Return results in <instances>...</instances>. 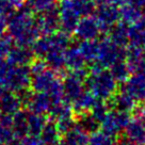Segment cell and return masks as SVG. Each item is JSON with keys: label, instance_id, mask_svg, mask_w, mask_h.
<instances>
[{"label": "cell", "instance_id": "cell-1", "mask_svg": "<svg viewBox=\"0 0 145 145\" xmlns=\"http://www.w3.org/2000/svg\"><path fill=\"white\" fill-rule=\"evenodd\" d=\"M7 34L15 45L31 47L35 40L41 35L36 25L34 14L25 7L15 11L10 19Z\"/></svg>", "mask_w": 145, "mask_h": 145}, {"label": "cell", "instance_id": "cell-2", "mask_svg": "<svg viewBox=\"0 0 145 145\" xmlns=\"http://www.w3.org/2000/svg\"><path fill=\"white\" fill-rule=\"evenodd\" d=\"M84 86L97 99L108 101L118 90V83L108 68H101L91 64Z\"/></svg>", "mask_w": 145, "mask_h": 145}, {"label": "cell", "instance_id": "cell-3", "mask_svg": "<svg viewBox=\"0 0 145 145\" xmlns=\"http://www.w3.org/2000/svg\"><path fill=\"white\" fill-rule=\"evenodd\" d=\"M126 48L120 47L111 41L107 34L98 40V52L95 65L101 68H109L111 65L120 60H125Z\"/></svg>", "mask_w": 145, "mask_h": 145}, {"label": "cell", "instance_id": "cell-4", "mask_svg": "<svg viewBox=\"0 0 145 145\" xmlns=\"http://www.w3.org/2000/svg\"><path fill=\"white\" fill-rule=\"evenodd\" d=\"M94 16L99 24L101 33L106 35L115 23L120 20V7L108 0H95Z\"/></svg>", "mask_w": 145, "mask_h": 145}, {"label": "cell", "instance_id": "cell-5", "mask_svg": "<svg viewBox=\"0 0 145 145\" xmlns=\"http://www.w3.org/2000/svg\"><path fill=\"white\" fill-rule=\"evenodd\" d=\"M129 120H130L129 113L114 109H109L106 116L100 123L99 129L104 133L115 139L124 131Z\"/></svg>", "mask_w": 145, "mask_h": 145}, {"label": "cell", "instance_id": "cell-6", "mask_svg": "<svg viewBox=\"0 0 145 145\" xmlns=\"http://www.w3.org/2000/svg\"><path fill=\"white\" fill-rule=\"evenodd\" d=\"M31 81V72L28 65H12L5 82L7 91L19 93L29 89Z\"/></svg>", "mask_w": 145, "mask_h": 145}, {"label": "cell", "instance_id": "cell-7", "mask_svg": "<svg viewBox=\"0 0 145 145\" xmlns=\"http://www.w3.org/2000/svg\"><path fill=\"white\" fill-rule=\"evenodd\" d=\"M101 29L94 14L82 16L77 26L75 28V31L72 35L79 41H88V40H96L101 35Z\"/></svg>", "mask_w": 145, "mask_h": 145}, {"label": "cell", "instance_id": "cell-8", "mask_svg": "<svg viewBox=\"0 0 145 145\" xmlns=\"http://www.w3.org/2000/svg\"><path fill=\"white\" fill-rule=\"evenodd\" d=\"M36 25L41 35L44 34H51L60 29V17L58 5H51L50 8L46 9L41 13L37 14Z\"/></svg>", "mask_w": 145, "mask_h": 145}, {"label": "cell", "instance_id": "cell-9", "mask_svg": "<svg viewBox=\"0 0 145 145\" xmlns=\"http://www.w3.org/2000/svg\"><path fill=\"white\" fill-rule=\"evenodd\" d=\"M59 78H61L59 72H54V69L49 67H46L44 71L31 75L29 88L34 92H47Z\"/></svg>", "mask_w": 145, "mask_h": 145}, {"label": "cell", "instance_id": "cell-10", "mask_svg": "<svg viewBox=\"0 0 145 145\" xmlns=\"http://www.w3.org/2000/svg\"><path fill=\"white\" fill-rule=\"evenodd\" d=\"M106 103L109 109H114L127 113H130L138 104V101L123 89H118L115 94Z\"/></svg>", "mask_w": 145, "mask_h": 145}, {"label": "cell", "instance_id": "cell-11", "mask_svg": "<svg viewBox=\"0 0 145 145\" xmlns=\"http://www.w3.org/2000/svg\"><path fill=\"white\" fill-rule=\"evenodd\" d=\"M121 89L126 91L137 101L142 100L145 95V75L133 72L123 83V86Z\"/></svg>", "mask_w": 145, "mask_h": 145}, {"label": "cell", "instance_id": "cell-12", "mask_svg": "<svg viewBox=\"0 0 145 145\" xmlns=\"http://www.w3.org/2000/svg\"><path fill=\"white\" fill-rule=\"evenodd\" d=\"M123 132L128 140L139 144H145V120L130 118Z\"/></svg>", "mask_w": 145, "mask_h": 145}, {"label": "cell", "instance_id": "cell-13", "mask_svg": "<svg viewBox=\"0 0 145 145\" xmlns=\"http://www.w3.org/2000/svg\"><path fill=\"white\" fill-rule=\"evenodd\" d=\"M34 58L31 47L16 45L11 47L5 60L12 65H29Z\"/></svg>", "mask_w": 145, "mask_h": 145}, {"label": "cell", "instance_id": "cell-14", "mask_svg": "<svg viewBox=\"0 0 145 145\" xmlns=\"http://www.w3.org/2000/svg\"><path fill=\"white\" fill-rule=\"evenodd\" d=\"M114 44L120 47L126 48L129 44V25L125 24L122 20H118L111 27L107 33Z\"/></svg>", "mask_w": 145, "mask_h": 145}, {"label": "cell", "instance_id": "cell-15", "mask_svg": "<svg viewBox=\"0 0 145 145\" xmlns=\"http://www.w3.org/2000/svg\"><path fill=\"white\" fill-rule=\"evenodd\" d=\"M22 108H23V104L17 93L7 91L0 97V111L1 112L12 116Z\"/></svg>", "mask_w": 145, "mask_h": 145}, {"label": "cell", "instance_id": "cell-16", "mask_svg": "<svg viewBox=\"0 0 145 145\" xmlns=\"http://www.w3.org/2000/svg\"><path fill=\"white\" fill-rule=\"evenodd\" d=\"M64 61H65V68L67 71L86 67V64L78 45H72V44L64 51Z\"/></svg>", "mask_w": 145, "mask_h": 145}, {"label": "cell", "instance_id": "cell-17", "mask_svg": "<svg viewBox=\"0 0 145 145\" xmlns=\"http://www.w3.org/2000/svg\"><path fill=\"white\" fill-rule=\"evenodd\" d=\"M145 48V15L129 25V44Z\"/></svg>", "mask_w": 145, "mask_h": 145}, {"label": "cell", "instance_id": "cell-18", "mask_svg": "<svg viewBox=\"0 0 145 145\" xmlns=\"http://www.w3.org/2000/svg\"><path fill=\"white\" fill-rule=\"evenodd\" d=\"M99 99H97L89 90H84L76 99L72 101V107L75 114L89 112Z\"/></svg>", "mask_w": 145, "mask_h": 145}, {"label": "cell", "instance_id": "cell-19", "mask_svg": "<svg viewBox=\"0 0 145 145\" xmlns=\"http://www.w3.org/2000/svg\"><path fill=\"white\" fill-rule=\"evenodd\" d=\"M63 140L68 145H88L89 144V139H90V133L83 130L81 127L78 125L77 123L74 126L67 130V131L62 135Z\"/></svg>", "mask_w": 145, "mask_h": 145}, {"label": "cell", "instance_id": "cell-20", "mask_svg": "<svg viewBox=\"0 0 145 145\" xmlns=\"http://www.w3.org/2000/svg\"><path fill=\"white\" fill-rule=\"evenodd\" d=\"M12 129L15 139H22L28 135V111L20 109L12 115Z\"/></svg>", "mask_w": 145, "mask_h": 145}, {"label": "cell", "instance_id": "cell-21", "mask_svg": "<svg viewBox=\"0 0 145 145\" xmlns=\"http://www.w3.org/2000/svg\"><path fill=\"white\" fill-rule=\"evenodd\" d=\"M44 145H57V143L62 139V135L59 131L54 121L48 118V121L40 133Z\"/></svg>", "mask_w": 145, "mask_h": 145}, {"label": "cell", "instance_id": "cell-22", "mask_svg": "<svg viewBox=\"0 0 145 145\" xmlns=\"http://www.w3.org/2000/svg\"><path fill=\"white\" fill-rule=\"evenodd\" d=\"M64 51L65 50H50L48 54L43 58L46 62L47 66L54 72H59L60 75H64L65 68V61H64Z\"/></svg>", "mask_w": 145, "mask_h": 145}, {"label": "cell", "instance_id": "cell-23", "mask_svg": "<svg viewBox=\"0 0 145 145\" xmlns=\"http://www.w3.org/2000/svg\"><path fill=\"white\" fill-rule=\"evenodd\" d=\"M78 47L86 63H89L90 65L95 63L97 59V52H98V39L80 41V44L78 45Z\"/></svg>", "mask_w": 145, "mask_h": 145}, {"label": "cell", "instance_id": "cell-24", "mask_svg": "<svg viewBox=\"0 0 145 145\" xmlns=\"http://www.w3.org/2000/svg\"><path fill=\"white\" fill-rule=\"evenodd\" d=\"M76 123L89 133L97 131L100 128V122L90 111L76 114Z\"/></svg>", "mask_w": 145, "mask_h": 145}, {"label": "cell", "instance_id": "cell-25", "mask_svg": "<svg viewBox=\"0 0 145 145\" xmlns=\"http://www.w3.org/2000/svg\"><path fill=\"white\" fill-rule=\"evenodd\" d=\"M143 15L144 12H142L140 9L128 2L120 7V20L124 22L127 25H132L133 23H136Z\"/></svg>", "mask_w": 145, "mask_h": 145}, {"label": "cell", "instance_id": "cell-26", "mask_svg": "<svg viewBox=\"0 0 145 145\" xmlns=\"http://www.w3.org/2000/svg\"><path fill=\"white\" fill-rule=\"evenodd\" d=\"M15 139L12 129V116L0 111V143L9 144Z\"/></svg>", "mask_w": 145, "mask_h": 145}, {"label": "cell", "instance_id": "cell-27", "mask_svg": "<svg viewBox=\"0 0 145 145\" xmlns=\"http://www.w3.org/2000/svg\"><path fill=\"white\" fill-rule=\"evenodd\" d=\"M47 121L48 118L46 114L32 113L28 111V135L40 136Z\"/></svg>", "mask_w": 145, "mask_h": 145}, {"label": "cell", "instance_id": "cell-28", "mask_svg": "<svg viewBox=\"0 0 145 145\" xmlns=\"http://www.w3.org/2000/svg\"><path fill=\"white\" fill-rule=\"evenodd\" d=\"M16 9L9 2V0H0V36L5 35L9 26L10 19Z\"/></svg>", "mask_w": 145, "mask_h": 145}, {"label": "cell", "instance_id": "cell-29", "mask_svg": "<svg viewBox=\"0 0 145 145\" xmlns=\"http://www.w3.org/2000/svg\"><path fill=\"white\" fill-rule=\"evenodd\" d=\"M108 69L110 71L111 75L113 76L115 81L118 82V84L120 83L123 84L131 75V72H130L127 63L125 62V60H120L118 62H115Z\"/></svg>", "mask_w": 145, "mask_h": 145}, {"label": "cell", "instance_id": "cell-30", "mask_svg": "<svg viewBox=\"0 0 145 145\" xmlns=\"http://www.w3.org/2000/svg\"><path fill=\"white\" fill-rule=\"evenodd\" d=\"M57 2L58 0H27L24 7L33 14H39Z\"/></svg>", "mask_w": 145, "mask_h": 145}, {"label": "cell", "instance_id": "cell-31", "mask_svg": "<svg viewBox=\"0 0 145 145\" xmlns=\"http://www.w3.org/2000/svg\"><path fill=\"white\" fill-rule=\"evenodd\" d=\"M88 145H115V139L106 135L101 130L90 133Z\"/></svg>", "mask_w": 145, "mask_h": 145}, {"label": "cell", "instance_id": "cell-32", "mask_svg": "<svg viewBox=\"0 0 145 145\" xmlns=\"http://www.w3.org/2000/svg\"><path fill=\"white\" fill-rule=\"evenodd\" d=\"M12 40L8 35L0 36V59H5L7 54H9L10 49L12 47Z\"/></svg>", "mask_w": 145, "mask_h": 145}, {"label": "cell", "instance_id": "cell-33", "mask_svg": "<svg viewBox=\"0 0 145 145\" xmlns=\"http://www.w3.org/2000/svg\"><path fill=\"white\" fill-rule=\"evenodd\" d=\"M11 66L12 64H10L5 59H0V86L2 88H5V79H7Z\"/></svg>", "mask_w": 145, "mask_h": 145}, {"label": "cell", "instance_id": "cell-34", "mask_svg": "<svg viewBox=\"0 0 145 145\" xmlns=\"http://www.w3.org/2000/svg\"><path fill=\"white\" fill-rule=\"evenodd\" d=\"M20 141V145H44L40 136H34V135H27L23 137Z\"/></svg>", "mask_w": 145, "mask_h": 145}, {"label": "cell", "instance_id": "cell-35", "mask_svg": "<svg viewBox=\"0 0 145 145\" xmlns=\"http://www.w3.org/2000/svg\"><path fill=\"white\" fill-rule=\"evenodd\" d=\"M127 2L140 9L142 12L145 11V0H127Z\"/></svg>", "mask_w": 145, "mask_h": 145}, {"label": "cell", "instance_id": "cell-36", "mask_svg": "<svg viewBox=\"0 0 145 145\" xmlns=\"http://www.w3.org/2000/svg\"><path fill=\"white\" fill-rule=\"evenodd\" d=\"M115 145H145V144H139L136 142H132V141L128 140L126 138H122L118 141H115Z\"/></svg>", "mask_w": 145, "mask_h": 145}, {"label": "cell", "instance_id": "cell-37", "mask_svg": "<svg viewBox=\"0 0 145 145\" xmlns=\"http://www.w3.org/2000/svg\"><path fill=\"white\" fill-rule=\"evenodd\" d=\"M26 1H27V0H9L10 3L13 5L16 10L23 8L24 5H25V3H26Z\"/></svg>", "mask_w": 145, "mask_h": 145}, {"label": "cell", "instance_id": "cell-38", "mask_svg": "<svg viewBox=\"0 0 145 145\" xmlns=\"http://www.w3.org/2000/svg\"><path fill=\"white\" fill-rule=\"evenodd\" d=\"M57 145H68V144L66 143V142H65V141L63 140V139H61V140H60L59 142L57 143Z\"/></svg>", "mask_w": 145, "mask_h": 145}, {"label": "cell", "instance_id": "cell-39", "mask_svg": "<svg viewBox=\"0 0 145 145\" xmlns=\"http://www.w3.org/2000/svg\"><path fill=\"white\" fill-rule=\"evenodd\" d=\"M142 100H143V105L145 106V95H144V97H143V99H142Z\"/></svg>", "mask_w": 145, "mask_h": 145}, {"label": "cell", "instance_id": "cell-40", "mask_svg": "<svg viewBox=\"0 0 145 145\" xmlns=\"http://www.w3.org/2000/svg\"><path fill=\"white\" fill-rule=\"evenodd\" d=\"M0 145H7V144H3V143H0Z\"/></svg>", "mask_w": 145, "mask_h": 145}]
</instances>
